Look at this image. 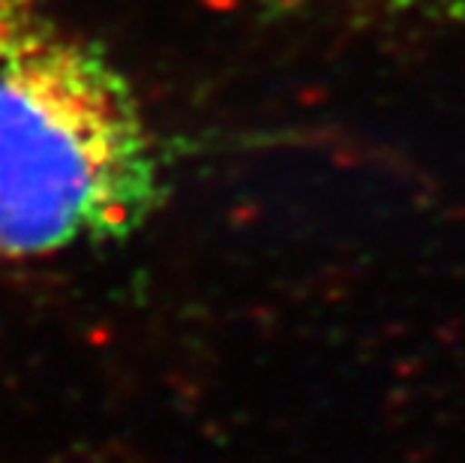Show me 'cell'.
I'll use <instances>...</instances> for the list:
<instances>
[{
	"mask_svg": "<svg viewBox=\"0 0 465 463\" xmlns=\"http://www.w3.org/2000/svg\"><path fill=\"white\" fill-rule=\"evenodd\" d=\"M163 190L130 78L45 0H0V259L124 238Z\"/></svg>",
	"mask_w": 465,
	"mask_h": 463,
	"instance_id": "obj_1",
	"label": "cell"
}]
</instances>
